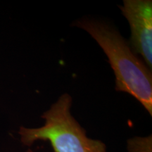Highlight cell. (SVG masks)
<instances>
[{
  "instance_id": "1",
  "label": "cell",
  "mask_w": 152,
  "mask_h": 152,
  "mask_svg": "<svg viewBox=\"0 0 152 152\" xmlns=\"http://www.w3.org/2000/svg\"><path fill=\"white\" fill-rule=\"evenodd\" d=\"M74 25L90 34L107 56L115 74V90L132 95L151 115V71L119 32L105 22L93 19L77 20Z\"/></svg>"
},
{
  "instance_id": "2",
  "label": "cell",
  "mask_w": 152,
  "mask_h": 152,
  "mask_svg": "<svg viewBox=\"0 0 152 152\" xmlns=\"http://www.w3.org/2000/svg\"><path fill=\"white\" fill-rule=\"evenodd\" d=\"M72 98L64 94L42 114L45 125L37 128L20 127V141L31 146L38 140L50 143L54 152H106V144L87 136L71 113Z\"/></svg>"
},
{
  "instance_id": "3",
  "label": "cell",
  "mask_w": 152,
  "mask_h": 152,
  "mask_svg": "<svg viewBox=\"0 0 152 152\" xmlns=\"http://www.w3.org/2000/svg\"><path fill=\"white\" fill-rule=\"evenodd\" d=\"M130 24V48L142 57L146 65L152 67V1L151 0H125L121 7Z\"/></svg>"
},
{
  "instance_id": "4",
  "label": "cell",
  "mask_w": 152,
  "mask_h": 152,
  "mask_svg": "<svg viewBox=\"0 0 152 152\" xmlns=\"http://www.w3.org/2000/svg\"><path fill=\"white\" fill-rule=\"evenodd\" d=\"M128 152H152L151 135L146 137L131 138L128 140Z\"/></svg>"
},
{
  "instance_id": "5",
  "label": "cell",
  "mask_w": 152,
  "mask_h": 152,
  "mask_svg": "<svg viewBox=\"0 0 152 152\" xmlns=\"http://www.w3.org/2000/svg\"><path fill=\"white\" fill-rule=\"evenodd\" d=\"M26 152H33V151H32L31 149H28V150H27V151H26Z\"/></svg>"
}]
</instances>
